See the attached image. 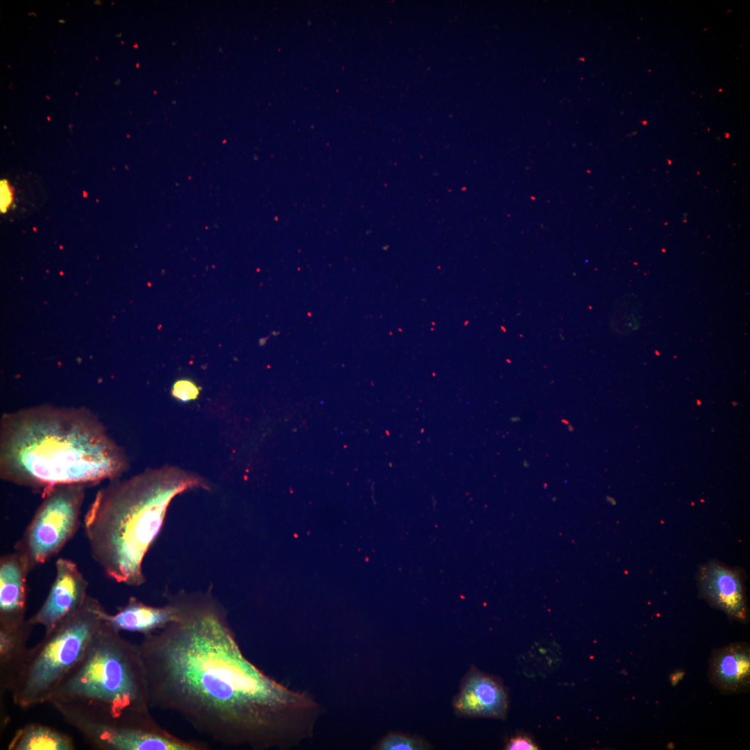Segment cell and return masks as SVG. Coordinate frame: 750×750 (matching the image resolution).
Returning a JSON list of instances; mask_svg holds the SVG:
<instances>
[{
	"label": "cell",
	"instance_id": "obj_1",
	"mask_svg": "<svg viewBox=\"0 0 750 750\" xmlns=\"http://www.w3.org/2000/svg\"><path fill=\"white\" fill-rule=\"evenodd\" d=\"M169 597L176 618L138 644L151 708L174 712L226 746L287 749L313 736L319 705L244 656L210 592Z\"/></svg>",
	"mask_w": 750,
	"mask_h": 750
},
{
	"label": "cell",
	"instance_id": "obj_7",
	"mask_svg": "<svg viewBox=\"0 0 750 750\" xmlns=\"http://www.w3.org/2000/svg\"><path fill=\"white\" fill-rule=\"evenodd\" d=\"M56 576L49 592L39 610L28 620L49 632L60 622L77 611L88 594V583L77 565L71 560L56 561Z\"/></svg>",
	"mask_w": 750,
	"mask_h": 750
},
{
	"label": "cell",
	"instance_id": "obj_13",
	"mask_svg": "<svg viewBox=\"0 0 750 750\" xmlns=\"http://www.w3.org/2000/svg\"><path fill=\"white\" fill-rule=\"evenodd\" d=\"M9 750H74L71 736L56 728L38 723L28 724L17 731Z\"/></svg>",
	"mask_w": 750,
	"mask_h": 750
},
{
	"label": "cell",
	"instance_id": "obj_16",
	"mask_svg": "<svg viewBox=\"0 0 750 750\" xmlns=\"http://www.w3.org/2000/svg\"><path fill=\"white\" fill-rule=\"evenodd\" d=\"M506 749L509 750H534L538 749L537 745L528 737L519 735L512 738L508 742Z\"/></svg>",
	"mask_w": 750,
	"mask_h": 750
},
{
	"label": "cell",
	"instance_id": "obj_4",
	"mask_svg": "<svg viewBox=\"0 0 750 750\" xmlns=\"http://www.w3.org/2000/svg\"><path fill=\"white\" fill-rule=\"evenodd\" d=\"M48 703L83 737L152 718L138 645L103 620Z\"/></svg>",
	"mask_w": 750,
	"mask_h": 750
},
{
	"label": "cell",
	"instance_id": "obj_12",
	"mask_svg": "<svg viewBox=\"0 0 750 750\" xmlns=\"http://www.w3.org/2000/svg\"><path fill=\"white\" fill-rule=\"evenodd\" d=\"M176 617V605L169 597L165 606H152L130 597L126 604L118 608L115 614H109L105 610L102 612L103 620L117 631L140 633L144 635L164 628Z\"/></svg>",
	"mask_w": 750,
	"mask_h": 750
},
{
	"label": "cell",
	"instance_id": "obj_14",
	"mask_svg": "<svg viewBox=\"0 0 750 750\" xmlns=\"http://www.w3.org/2000/svg\"><path fill=\"white\" fill-rule=\"evenodd\" d=\"M429 745L421 739L401 733H392L383 738L376 749L381 750H422Z\"/></svg>",
	"mask_w": 750,
	"mask_h": 750
},
{
	"label": "cell",
	"instance_id": "obj_15",
	"mask_svg": "<svg viewBox=\"0 0 750 750\" xmlns=\"http://www.w3.org/2000/svg\"><path fill=\"white\" fill-rule=\"evenodd\" d=\"M172 394L176 399L186 402L196 399L199 394V389L194 382L182 379L174 383Z\"/></svg>",
	"mask_w": 750,
	"mask_h": 750
},
{
	"label": "cell",
	"instance_id": "obj_10",
	"mask_svg": "<svg viewBox=\"0 0 750 750\" xmlns=\"http://www.w3.org/2000/svg\"><path fill=\"white\" fill-rule=\"evenodd\" d=\"M508 704L503 685L476 669L470 670L465 677L453 701L456 712L461 715L498 719L505 718Z\"/></svg>",
	"mask_w": 750,
	"mask_h": 750
},
{
	"label": "cell",
	"instance_id": "obj_9",
	"mask_svg": "<svg viewBox=\"0 0 750 750\" xmlns=\"http://www.w3.org/2000/svg\"><path fill=\"white\" fill-rule=\"evenodd\" d=\"M28 567L22 556L15 551L0 558V631H12L25 626Z\"/></svg>",
	"mask_w": 750,
	"mask_h": 750
},
{
	"label": "cell",
	"instance_id": "obj_5",
	"mask_svg": "<svg viewBox=\"0 0 750 750\" xmlns=\"http://www.w3.org/2000/svg\"><path fill=\"white\" fill-rule=\"evenodd\" d=\"M103 610L99 600L88 595L77 611L28 649L10 692L17 706L25 710L48 703L101 626Z\"/></svg>",
	"mask_w": 750,
	"mask_h": 750
},
{
	"label": "cell",
	"instance_id": "obj_3",
	"mask_svg": "<svg viewBox=\"0 0 750 750\" xmlns=\"http://www.w3.org/2000/svg\"><path fill=\"white\" fill-rule=\"evenodd\" d=\"M210 490L202 477L176 467L149 468L126 480L109 481L84 517L92 558L107 577L139 586L144 558L158 535L172 499L193 489Z\"/></svg>",
	"mask_w": 750,
	"mask_h": 750
},
{
	"label": "cell",
	"instance_id": "obj_6",
	"mask_svg": "<svg viewBox=\"0 0 750 750\" xmlns=\"http://www.w3.org/2000/svg\"><path fill=\"white\" fill-rule=\"evenodd\" d=\"M86 486L65 485L42 493V501L15 543L29 572L60 552L78 529Z\"/></svg>",
	"mask_w": 750,
	"mask_h": 750
},
{
	"label": "cell",
	"instance_id": "obj_2",
	"mask_svg": "<svg viewBox=\"0 0 750 750\" xmlns=\"http://www.w3.org/2000/svg\"><path fill=\"white\" fill-rule=\"evenodd\" d=\"M128 458L97 415L83 406L35 405L0 419V478L41 494L60 485L119 478Z\"/></svg>",
	"mask_w": 750,
	"mask_h": 750
},
{
	"label": "cell",
	"instance_id": "obj_11",
	"mask_svg": "<svg viewBox=\"0 0 750 750\" xmlns=\"http://www.w3.org/2000/svg\"><path fill=\"white\" fill-rule=\"evenodd\" d=\"M710 683L721 693L747 692L750 686V647L747 642H733L712 653L708 665Z\"/></svg>",
	"mask_w": 750,
	"mask_h": 750
},
{
	"label": "cell",
	"instance_id": "obj_8",
	"mask_svg": "<svg viewBox=\"0 0 750 750\" xmlns=\"http://www.w3.org/2000/svg\"><path fill=\"white\" fill-rule=\"evenodd\" d=\"M699 583L702 597L714 608L740 622L748 619V606L740 574L719 562L703 565Z\"/></svg>",
	"mask_w": 750,
	"mask_h": 750
}]
</instances>
